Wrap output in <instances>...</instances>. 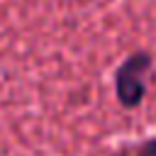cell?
<instances>
[{"label": "cell", "instance_id": "6da1fadb", "mask_svg": "<svg viewBox=\"0 0 156 156\" xmlns=\"http://www.w3.org/2000/svg\"><path fill=\"white\" fill-rule=\"evenodd\" d=\"M151 66V56L144 51H136L132 56H127L117 73H115V93L117 100L124 107H139L144 95H146V73Z\"/></svg>", "mask_w": 156, "mask_h": 156}, {"label": "cell", "instance_id": "7a4b0ae2", "mask_svg": "<svg viewBox=\"0 0 156 156\" xmlns=\"http://www.w3.org/2000/svg\"><path fill=\"white\" fill-rule=\"evenodd\" d=\"M139 156H156V141H149L139 149Z\"/></svg>", "mask_w": 156, "mask_h": 156}]
</instances>
